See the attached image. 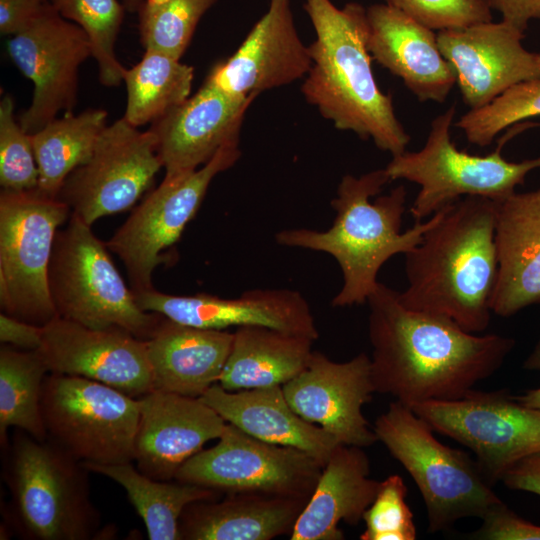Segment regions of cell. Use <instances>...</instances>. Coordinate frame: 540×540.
<instances>
[{
	"label": "cell",
	"mask_w": 540,
	"mask_h": 540,
	"mask_svg": "<svg viewBox=\"0 0 540 540\" xmlns=\"http://www.w3.org/2000/svg\"><path fill=\"white\" fill-rule=\"evenodd\" d=\"M367 304L375 391L409 407L464 397L492 376L515 346L510 337L478 335L446 316L408 309L398 292L381 282Z\"/></svg>",
	"instance_id": "6da1fadb"
},
{
	"label": "cell",
	"mask_w": 540,
	"mask_h": 540,
	"mask_svg": "<svg viewBox=\"0 0 540 540\" xmlns=\"http://www.w3.org/2000/svg\"><path fill=\"white\" fill-rule=\"evenodd\" d=\"M495 201L466 196L439 210L421 242L405 254L408 309L446 316L471 333L485 331L498 278Z\"/></svg>",
	"instance_id": "7a4b0ae2"
},
{
	"label": "cell",
	"mask_w": 540,
	"mask_h": 540,
	"mask_svg": "<svg viewBox=\"0 0 540 540\" xmlns=\"http://www.w3.org/2000/svg\"><path fill=\"white\" fill-rule=\"evenodd\" d=\"M316 38L301 92L335 128L351 131L392 156L406 151L410 136L398 120L392 96L377 85L367 46L366 8L331 0H305Z\"/></svg>",
	"instance_id": "3957f363"
},
{
	"label": "cell",
	"mask_w": 540,
	"mask_h": 540,
	"mask_svg": "<svg viewBox=\"0 0 540 540\" xmlns=\"http://www.w3.org/2000/svg\"><path fill=\"white\" fill-rule=\"evenodd\" d=\"M390 182L385 169L360 177H342L331 206L336 211L332 226L324 231L308 228L284 229L275 235L279 245L320 251L338 263L343 284L332 299L333 307L367 303L379 281L378 272L393 256L417 246L436 222L439 210L426 221H417L401 231L407 192L403 185L380 194Z\"/></svg>",
	"instance_id": "277c9868"
},
{
	"label": "cell",
	"mask_w": 540,
	"mask_h": 540,
	"mask_svg": "<svg viewBox=\"0 0 540 540\" xmlns=\"http://www.w3.org/2000/svg\"><path fill=\"white\" fill-rule=\"evenodd\" d=\"M9 502L6 531L25 540L102 539L100 511L89 485L90 471L50 439L15 429L3 454Z\"/></svg>",
	"instance_id": "5b68a950"
},
{
	"label": "cell",
	"mask_w": 540,
	"mask_h": 540,
	"mask_svg": "<svg viewBox=\"0 0 540 540\" xmlns=\"http://www.w3.org/2000/svg\"><path fill=\"white\" fill-rule=\"evenodd\" d=\"M382 442L410 474L424 500L428 531L447 530L467 517L483 518L500 498L477 462L441 443L411 407L393 401L373 426Z\"/></svg>",
	"instance_id": "8992f818"
},
{
	"label": "cell",
	"mask_w": 540,
	"mask_h": 540,
	"mask_svg": "<svg viewBox=\"0 0 540 540\" xmlns=\"http://www.w3.org/2000/svg\"><path fill=\"white\" fill-rule=\"evenodd\" d=\"M92 226L71 213L58 230L48 271L49 292L61 318L93 329L119 327L149 340L163 315L136 302Z\"/></svg>",
	"instance_id": "52a82bcc"
},
{
	"label": "cell",
	"mask_w": 540,
	"mask_h": 540,
	"mask_svg": "<svg viewBox=\"0 0 540 540\" xmlns=\"http://www.w3.org/2000/svg\"><path fill=\"white\" fill-rule=\"evenodd\" d=\"M454 105L436 116L424 146L415 152L392 156L384 168L390 181L407 180L419 185L410 213L417 221L466 196L502 200L515 192L527 174L540 168V157L522 162L507 161L503 146L485 156L459 150L451 140Z\"/></svg>",
	"instance_id": "ba28073f"
},
{
	"label": "cell",
	"mask_w": 540,
	"mask_h": 540,
	"mask_svg": "<svg viewBox=\"0 0 540 540\" xmlns=\"http://www.w3.org/2000/svg\"><path fill=\"white\" fill-rule=\"evenodd\" d=\"M70 208L37 188L0 193V306L17 319L44 327L58 315L48 271L59 227Z\"/></svg>",
	"instance_id": "9c48e42d"
},
{
	"label": "cell",
	"mask_w": 540,
	"mask_h": 540,
	"mask_svg": "<svg viewBox=\"0 0 540 540\" xmlns=\"http://www.w3.org/2000/svg\"><path fill=\"white\" fill-rule=\"evenodd\" d=\"M41 413L47 438L82 463L133 461L137 398L95 380L49 373Z\"/></svg>",
	"instance_id": "30bf717a"
},
{
	"label": "cell",
	"mask_w": 540,
	"mask_h": 540,
	"mask_svg": "<svg viewBox=\"0 0 540 540\" xmlns=\"http://www.w3.org/2000/svg\"><path fill=\"white\" fill-rule=\"evenodd\" d=\"M240 156L239 143L228 144L197 170L164 177L106 242L109 251L123 262L133 293L154 288V270L172 261L168 250L197 214L211 182Z\"/></svg>",
	"instance_id": "8fae6325"
},
{
	"label": "cell",
	"mask_w": 540,
	"mask_h": 540,
	"mask_svg": "<svg viewBox=\"0 0 540 540\" xmlns=\"http://www.w3.org/2000/svg\"><path fill=\"white\" fill-rule=\"evenodd\" d=\"M322 469L300 449L262 441L227 423L219 441L188 459L174 480L222 494L309 500Z\"/></svg>",
	"instance_id": "7c38bea8"
},
{
	"label": "cell",
	"mask_w": 540,
	"mask_h": 540,
	"mask_svg": "<svg viewBox=\"0 0 540 540\" xmlns=\"http://www.w3.org/2000/svg\"><path fill=\"white\" fill-rule=\"evenodd\" d=\"M431 428L468 447L492 486L518 461L540 452V410L506 390H471L451 401L411 406Z\"/></svg>",
	"instance_id": "4fadbf2b"
},
{
	"label": "cell",
	"mask_w": 540,
	"mask_h": 540,
	"mask_svg": "<svg viewBox=\"0 0 540 540\" xmlns=\"http://www.w3.org/2000/svg\"><path fill=\"white\" fill-rule=\"evenodd\" d=\"M162 167L153 134L122 117L105 128L90 158L68 175L57 198L92 226L132 208Z\"/></svg>",
	"instance_id": "5bb4252c"
},
{
	"label": "cell",
	"mask_w": 540,
	"mask_h": 540,
	"mask_svg": "<svg viewBox=\"0 0 540 540\" xmlns=\"http://www.w3.org/2000/svg\"><path fill=\"white\" fill-rule=\"evenodd\" d=\"M8 54L34 85L29 107L18 121L34 134L57 118L72 114L78 100L79 69L91 56L85 32L62 17L49 1L39 14L7 43Z\"/></svg>",
	"instance_id": "9a60e30c"
},
{
	"label": "cell",
	"mask_w": 540,
	"mask_h": 540,
	"mask_svg": "<svg viewBox=\"0 0 540 540\" xmlns=\"http://www.w3.org/2000/svg\"><path fill=\"white\" fill-rule=\"evenodd\" d=\"M282 389L298 415L324 429L340 444L365 448L378 441L362 412L376 393L366 353L335 362L313 351L306 368Z\"/></svg>",
	"instance_id": "2e32d148"
},
{
	"label": "cell",
	"mask_w": 540,
	"mask_h": 540,
	"mask_svg": "<svg viewBox=\"0 0 540 540\" xmlns=\"http://www.w3.org/2000/svg\"><path fill=\"white\" fill-rule=\"evenodd\" d=\"M49 373L83 377L133 398L154 389L147 343L119 327L93 329L57 316L39 349Z\"/></svg>",
	"instance_id": "e0dca14e"
},
{
	"label": "cell",
	"mask_w": 540,
	"mask_h": 540,
	"mask_svg": "<svg viewBox=\"0 0 540 540\" xmlns=\"http://www.w3.org/2000/svg\"><path fill=\"white\" fill-rule=\"evenodd\" d=\"M523 38L524 31L504 20L438 31L440 50L469 110L487 105L522 81L540 77L537 53L524 48Z\"/></svg>",
	"instance_id": "ac0fdd59"
},
{
	"label": "cell",
	"mask_w": 540,
	"mask_h": 540,
	"mask_svg": "<svg viewBox=\"0 0 540 540\" xmlns=\"http://www.w3.org/2000/svg\"><path fill=\"white\" fill-rule=\"evenodd\" d=\"M134 296L143 310L198 328L255 325L319 338L308 301L292 289H253L236 298H222L207 293L173 295L152 288Z\"/></svg>",
	"instance_id": "d6986e66"
},
{
	"label": "cell",
	"mask_w": 540,
	"mask_h": 540,
	"mask_svg": "<svg viewBox=\"0 0 540 540\" xmlns=\"http://www.w3.org/2000/svg\"><path fill=\"white\" fill-rule=\"evenodd\" d=\"M257 94L237 96L203 82L200 89L150 125L166 178L189 174L225 145L239 143L245 113Z\"/></svg>",
	"instance_id": "ffe728a7"
},
{
	"label": "cell",
	"mask_w": 540,
	"mask_h": 540,
	"mask_svg": "<svg viewBox=\"0 0 540 540\" xmlns=\"http://www.w3.org/2000/svg\"><path fill=\"white\" fill-rule=\"evenodd\" d=\"M311 64L290 0H269L268 10L238 49L215 64L204 82L232 95H258L305 78Z\"/></svg>",
	"instance_id": "44dd1931"
},
{
	"label": "cell",
	"mask_w": 540,
	"mask_h": 540,
	"mask_svg": "<svg viewBox=\"0 0 540 540\" xmlns=\"http://www.w3.org/2000/svg\"><path fill=\"white\" fill-rule=\"evenodd\" d=\"M137 399L133 461L155 480H174L180 467L205 443L219 439L227 424L200 398L153 389Z\"/></svg>",
	"instance_id": "7402d4cb"
},
{
	"label": "cell",
	"mask_w": 540,
	"mask_h": 540,
	"mask_svg": "<svg viewBox=\"0 0 540 540\" xmlns=\"http://www.w3.org/2000/svg\"><path fill=\"white\" fill-rule=\"evenodd\" d=\"M372 59L399 77L419 101L443 103L456 83L437 34L389 3L366 8Z\"/></svg>",
	"instance_id": "603a6c76"
},
{
	"label": "cell",
	"mask_w": 540,
	"mask_h": 540,
	"mask_svg": "<svg viewBox=\"0 0 540 540\" xmlns=\"http://www.w3.org/2000/svg\"><path fill=\"white\" fill-rule=\"evenodd\" d=\"M495 203L499 268L491 310L509 317L540 303V189Z\"/></svg>",
	"instance_id": "cb8c5ba5"
},
{
	"label": "cell",
	"mask_w": 540,
	"mask_h": 540,
	"mask_svg": "<svg viewBox=\"0 0 540 540\" xmlns=\"http://www.w3.org/2000/svg\"><path fill=\"white\" fill-rule=\"evenodd\" d=\"M200 399L247 434L300 449L323 466L340 444L324 429L298 415L279 385L228 391L215 383Z\"/></svg>",
	"instance_id": "d4e9b609"
},
{
	"label": "cell",
	"mask_w": 540,
	"mask_h": 540,
	"mask_svg": "<svg viewBox=\"0 0 540 540\" xmlns=\"http://www.w3.org/2000/svg\"><path fill=\"white\" fill-rule=\"evenodd\" d=\"M369 475L370 461L363 448L339 444L323 466L290 539L343 540L339 524L357 525L376 497L380 481Z\"/></svg>",
	"instance_id": "484cf974"
},
{
	"label": "cell",
	"mask_w": 540,
	"mask_h": 540,
	"mask_svg": "<svg viewBox=\"0 0 540 540\" xmlns=\"http://www.w3.org/2000/svg\"><path fill=\"white\" fill-rule=\"evenodd\" d=\"M233 333L204 329L165 316L146 341L154 389L200 398L218 383Z\"/></svg>",
	"instance_id": "4316f807"
},
{
	"label": "cell",
	"mask_w": 540,
	"mask_h": 540,
	"mask_svg": "<svg viewBox=\"0 0 540 540\" xmlns=\"http://www.w3.org/2000/svg\"><path fill=\"white\" fill-rule=\"evenodd\" d=\"M190 503L179 519L181 540H271L291 535L309 500L226 494Z\"/></svg>",
	"instance_id": "83f0119b"
},
{
	"label": "cell",
	"mask_w": 540,
	"mask_h": 540,
	"mask_svg": "<svg viewBox=\"0 0 540 540\" xmlns=\"http://www.w3.org/2000/svg\"><path fill=\"white\" fill-rule=\"evenodd\" d=\"M233 343L218 383L228 391L282 386L307 366L311 337L266 326H242Z\"/></svg>",
	"instance_id": "f1b7e54d"
},
{
	"label": "cell",
	"mask_w": 540,
	"mask_h": 540,
	"mask_svg": "<svg viewBox=\"0 0 540 540\" xmlns=\"http://www.w3.org/2000/svg\"><path fill=\"white\" fill-rule=\"evenodd\" d=\"M93 473L118 483L145 524L150 540H181L179 519L192 502L220 498L219 491L173 480L152 479L132 465L83 463Z\"/></svg>",
	"instance_id": "f546056e"
},
{
	"label": "cell",
	"mask_w": 540,
	"mask_h": 540,
	"mask_svg": "<svg viewBox=\"0 0 540 540\" xmlns=\"http://www.w3.org/2000/svg\"><path fill=\"white\" fill-rule=\"evenodd\" d=\"M107 116L104 109L89 108L79 114L55 118L31 134L39 191L57 198L68 175L92 155L108 126Z\"/></svg>",
	"instance_id": "4dcf8cb0"
},
{
	"label": "cell",
	"mask_w": 540,
	"mask_h": 540,
	"mask_svg": "<svg viewBox=\"0 0 540 540\" xmlns=\"http://www.w3.org/2000/svg\"><path fill=\"white\" fill-rule=\"evenodd\" d=\"M194 68L163 52L146 49L124 68L127 103L123 118L134 127L152 124L190 96Z\"/></svg>",
	"instance_id": "1f68e13d"
},
{
	"label": "cell",
	"mask_w": 540,
	"mask_h": 540,
	"mask_svg": "<svg viewBox=\"0 0 540 540\" xmlns=\"http://www.w3.org/2000/svg\"><path fill=\"white\" fill-rule=\"evenodd\" d=\"M48 367L39 350L0 347V444L9 445L8 429H20L38 440L47 439L41 396Z\"/></svg>",
	"instance_id": "d6a6232c"
},
{
	"label": "cell",
	"mask_w": 540,
	"mask_h": 540,
	"mask_svg": "<svg viewBox=\"0 0 540 540\" xmlns=\"http://www.w3.org/2000/svg\"><path fill=\"white\" fill-rule=\"evenodd\" d=\"M49 2L62 17L77 24L87 35L99 82L105 87L119 86L125 67L116 56L115 44L127 12L123 4L118 0Z\"/></svg>",
	"instance_id": "836d02e7"
},
{
	"label": "cell",
	"mask_w": 540,
	"mask_h": 540,
	"mask_svg": "<svg viewBox=\"0 0 540 540\" xmlns=\"http://www.w3.org/2000/svg\"><path fill=\"white\" fill-rule=\"evenodd\" d=\"M217 0H143L138 8L140 42L181 59L203 15Z\"/></svg>",
	"instance_id": "e575fe53"
},
{
	"label": "cell",
	"mask_w": 540,
	"mask_h": 540,
	"mask_svg": "<svg viewBox=\"0 0 540 540\" xmlns=\"http://www.w3.org/2000/svg\"><path fill=\"white\" fill-rule=\"evenodd\" d=\"M540 116V77L522 81L487 105L472 109L456 122L469 143L490 145L509 126Z\"/></svg>",
	"instance_id": "d590c367"
},
{
	"label": "cell",
	"mask_w": 540,
	"mask_h": 540,
	"mask_svg": "<svg viewBox=\"0 0 540 540\" xmlns=\"http://www.w3.org/2000/svg\"><path fill=\"white\" fill-rule=\"evenodd\" d=\"M14 99L6 94L0 101V185L4 190L38 188L39 172L31 134L14 115Z\"/></svg>",
	"instance_id": "8d00e7d4"
},
{
	"label": "cell",
	"mask_w": 540,
	"mask_h": 540,
	"mask_svg": "<svg viewBox=\"0 0 540 540\" xmlns=\"http://www.w3.org/2000/svg\"><path fill=\"white\" fill-rule=\"evenodd\" d=\"M408 489L403 478L392 474L383 481L376 497L365 510L361 540H415L413 513L406 502Z\"/></svg>",
	"instance_id": "74e56055"
},
{
	"label": "cell",
	"mask_w": 540,
	"mask_h": 540,
	"mask_svg": "<svg viewBox=\"0 0 540 540\" xmlns=\"http://www.w3.org/2000/svg\"><path fill=\"white\" fill-rule=\"evenodd\" d=\"M432 30L492 21L489 0H386Z\"/></svg>",
	"instance_id": "f35d334b"
},
{
	"label": "cell",
	"mask_w": 540,
	"mask_h": 540,
	"mask_svg": "<svg viewBox=\"0 0 540 540\" xmlns=\"http://www.w3.org/2000/svg\"><path fill=\"white\" fill-rule=\"evenodd\" d=\"M481 527L470 534L478 540H540V526L529 522L502 501L482 518Z\"/></svg>",
	"instance_id": "ab89813d"
},
{
	"label": "cell",
	"mask_w": 540,
	"mask_h": 540,
	"mask_svg": "<svg viewBox=\"0 0 540 540\" xmlns=\"http://www.w3.org/2000/svg\"><path fill=\"white\" fill-rule=\"evenodd\" d=\"M43 327L0 314V342L22 350H39L42 346Z\"/></svg>",
	"instance_id": "60d3db41"
},
{
	"label": "cell",
	"mask_w": 540,
	"mask_h": 540,
	"mask_svg": "<svg viewBox=\"0 0 540 540\" xmlns=\"http://www.w3.org/2000/svg\"><path fill=\"white\" fill-rule=\"evenodd\" d=\"M47 0H0V32L12 36L24 29Z\"/></svg>",
	"instance_id": "b9f144b4"
},
{
	"label": "cell",
	"mask_w": 540,
	"mask_h": 540,
	"mask_svg": "<svg viewBox=\"0 0 540 540\" xmlns=\"http://www.w3.org/2000/svg\"><path fill=\"white\" fill-rule=\"evenodd\" d=\"M501 481L509 489L540 496V452L518 461L503 475Z\"/></svg>",
	"instance_id": "7bdbcfd3"
},
{
	"label": "cell",
	"mask_w": 540,
	"mask_h": 540,
	"mask_svg": "<svg viewBox=\"0 0 540 540\" xmlns=\"http://www.w3.org/2000/svg\"><path fill=\"white\" fill-rule=\"evenodd\" d=\"M492 9L497 10L502 20L525 31L533 19H540V0H489Z\"/></svg>",
	"instance_id": "ee69618b"
},
{
	"label": "cell",
	"mask_w": 540,
	"mask_h": 540,
	"mask_svg": "<svg viewBox=\"0 0 540 540\" xmlns=\"http://www.w3.org/2000/svg\"><path fill=\"white\" fill-rule=\"evenodd\" d=\"M516 399L528 407L540 410V388L528 390L516 396Z\"/></svg>",
	"instance_id": "f6af8a7d"
},
{
	"label": "cell",
	"mask_w": 540,
	"mask_h": 540,
	"mask_svg": "<svg viewBox=\"0 0 540 540\" xmlns=\"http://www.w3.org/2000/svg\"><path fill=\"white\" fill-rule=\"evenodd\" d=\"M523 367L527 370L540 371V337L529 356L525 359Z\"/></svg>",
	"instance_id": "bcb514c9"
},
{
	"label": "cell",
	"mask_w": 540,
	"mask_h": 540,
	"mask_svg": "<svg viewBox=\"0 0 540 540\" xmlns=\"http://www.w3.org/2000/svg\"><path fill=\"white\" fill-rule=\"evenodd\" d=\"M143 0H121L127 12H137Z\"/></svg>",
	"instance_id": "7dc6e473"
},
{
	"label": "cell",
	"mask_w": 540,
	"mask_h": 540,
	"mask_svg": "<svg viewBox=\"0 0 540 540\" xmlns=\"http://www.w3.org/2000/svg\"><path fill=\"white\" fill-rule=\"evenodd\" d=\"M537 60H538V63L540 65V53H537Z\"/></svg>",
	"instance_id": "c3c4849f"
},
{
	"label": "cell",
	"mask_w": 540,
	"mask_h": 540,
	"mask_svg": "<svg viewBox=\"0 0 540 540\" xmlns=\"http://www.w3.org/2000/svg\"><path fill=\"white\" fill-rule=\"evenodd\" d=\"M386 1V0H385Z\"/></svg>",
	"instance_id": "681fc988"
}]
</instances>
